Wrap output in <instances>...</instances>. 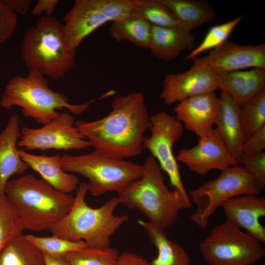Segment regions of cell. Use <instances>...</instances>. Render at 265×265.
Instances as JSON below:
<instances>
[{
  "label": "cell",
  "mask_w": 265,
  "mask_h": 265,
  "mask_svg": "<svg viewBox=\"0 0 265 265\" xmlns=\"http://www.w3.org/2000/svg\"><path fill=\"white\" fill-rule=\"evenodd\" d=\"M191 59L192 64L189 70L167 74L163 80L159 98L166 106L218 89L217 74L208 63L206 56Z\"/></svg>",
  "instance_id": "7c38bea8"
},
{
  "label": "cell",
  "mask_w": 265,
  "mask_h": 265,
  "mask_svg": "<svg viewBox=\"0 0 265 265\" xmlns=\"http://www.w3.org/2000/svg\"><path fill=\"white\" fill-rule=\"evenodd\" d=\"M146 232L152 243L158 251V255L152 265H192L188 254L177 242L169 239L164 229L149 221L137 220Z\"/></svg>",
  "instance_id": "603a6c76"
},
{
  "label": "cell",
  "mask_w": 265,
  "mask_h": 265,
  "mask_svg": "<svg viewBox=\"0 0 265 265\" xmlns=\"http://www.w3.org/2000/svg\"><path fill=\"white\" fill-rule=\"evenodd\" d=\"M227 220L261 242H265V228L260 222L265 215V198L255 194L234 197L221 206Z\"/></svg>",
  "instance_id": "9a60e30c"
},
{
  "label": "cell",
  "mask_w": 265,
  "mask_h": 265,
  "mask_svg": "<svg viewBox=\"0 0 265 265\" xmlns=\"http://www.w3.org/2000/svg\"><path fill=\"white\" fill-rule=\"evenodd\" d=\"M265 148V126L245 139L240 147V153L243 157L263 151Z\"/></svg>",
  "instance_id": "d590c367"
},
{
  "label": "cell",
  "mask_w": 265,
  "mask_h": 265,
  "mask_svg": "<svg viewBox=\"0 0 265 265\" xmlns=\"http://www.w3.org/2000/svg\"><path fill=\"white\" fill-rule=\"evenodd\" d=\"M76 191L69 212L49 231L52 235L71 241H83L88 247H109L111 236L129 220L127 215L114 214L119 204L118 198L113 197L102 206L93 208L85 201L88 192L86 183H80Z\"/></svg>",
  "instance_id": "277c9868"
},
{
  "label": "cell",
  "mask_w": 265,
  "mask_h": 265,
  "mask_svg": "<svg viewBox=\"0 0 265 265\" xmlns=\"http://www.w3.org/2000/svg\"><path fill=\"white\" fill-rule=\"evenodd\" d=\"M24 230L5 195L0 194V253L7 242L22 235Z\"/></svg>",
  "instance_id": "f546056e"
},
{
  "label": "cell",
  "mask_w": 265,
  "mask_h": 265,
  "mask_svg": "<svg viewBox=\"0 0 265 265\" xmlns=\"http://www.w3.org/2000/svg\"><path fill=\"white\" fill-rule=\"evenodd\" d=\"M176 159L190 171L201 175L213 169L222 171L238 164L214 128L206 135L199 137L198 143L194 147L181 150Z\"/></svg>",
  "instance_id": "4fadbf2b"
},
{
  "label": "cell",
  "mask_w": 265,
  "mask_h": 265,
  "mask_svg": "<svg viewBox=\"0 0 265 265\" xmlns=\"http://www.w3.org/2000/svg\"><path fill=\"white\" fill-rule=\"evenodd\" d=\"M62 21L65 43L73 51H77L87 36L109 22L97 9L92 0H75Z\"/></svg>",
  "instance_id": "e0dca14e"
},
{
  "label": "cell",
  "mask_w": 265,
  "mask_h": 265,
  "mask_svg": "<svg viewBox=\"0 0 265 265\" xmlns=\"http://www.w3.org/2000/svg\"><path fill=\"white\" fill-rule=\"evenodd\" d=\"M168 7L174 14L178 27L191 30L211 22L216 14L212 6L202 0H159Z\"/></svg>",
  "instance_id": "cb8c5ba5"
},
{
  "label": "cell",
  "mask_w": 265,
  "mask_h": 265,
  "mask_svg": "<svg viewBox=\"0 0 265 265\" xmlns=\"http://www.w3.org/2000/svg\"><path fill=\"white\" fill-rule=\"evenodd\" d=\"M19 154L29 168L37 172L42 179L59 191L70 193L76 190L80 184L76 175L62 169L61 155H36L24 150H19Z\"/></svg>",
  "instance_id": "ffe728a7"
},
{
  "label": "cell",
  "mask_w": 265,
  "mask_h": 265,
  "mask_svg": "<svg viewBox=\"0 0 265 265\" xmlns=\"http://www.w3.org/2000/svg\"><path fill=\"white\" fill-rule=\"evenodd\" d=\"M143 173L117 193L119 204L139 211L152 224L165 229L177 219L181 210L191 206L190 198L166 186L163 171L152 156L144 160Z\"/></svg>",
  "instance_id": "7a4b0ae2"
},
{
  "label": "cell",
  "mask_w": 265,
  "mask_h": 265,
  "mask_svg": "<svg viewBox=\"0 0 265 265\" xmlns=\"http://www.w3.org/2000/svg\"><path fill=\"white\" fill-rule=\"evenodd\" d=\"M221 91L214 124L232 156L240 163V147L246 139L244 133L240 106L226 92Z\"/></svg>",
  "instance_id": "ac0fdd59"
},
{
  "label": "cell",
  "mask_w": 265,
  "mask_h": 265,
  "mask_svg": "<svg viewBox=\"0 0 265 265\" xmlns=\"http://www.w3.org/2000/svg\"><path fill=\"white\" fill-rule=\"evenodd\" d=\"M18 15L26 14L32 3L31 0H2Z\"/></svg>",
  "instance_id": "f35d334b"
},
{
  "label": "cell",
  "mask_w": 265,
  "mask_h": 265,
  "mask_svg": "<svg viewBox=\"0 0 265 265\" xmlns=\"http://www.w3.org/2000/svg\"><path fill=\"white\" fill-rule=\"evenodd\" d=\"M99 11L109 21L124 19L132 16L137 0H92Z\"/></svg>",
  "instance_id": "d6a6232c"
},
{
  "label": "cell",
  "mask_w": 265,
  "mask_h": 265,
  "mask_svg": "<svg viewBox=\"0 0 265 265\" xmlns=\"http://www.w3.org/2000/svg\"><path fill=\"white\" fill-rule=\"evenodd\" d=\"M75 118L70 113H60L53 120L39 128L23 126L18 147L26 150L54 149L69 151L90 147L85 138L75 126Z\"/></svg>",
  "instance_id": "8fae6325"
},
{
  "label": "cell",
  "mask_w": 265,
  "mask_h": 265,
  "mask_svg": "<svg viewBox=\"0 0 265 265\" xmlns=\"http://www.w3.org/2000/svg\"><path fill=\"white\" fill-rule=\"evenodd\" d=\"M194 38L191 31L177 27H161L151 24L149 49L157 58L171 61L184 51L192 50Z\"/></svg>",
  "instance_id": "44dd1931"
},
{
  "label": "cell",
  "mask_w": 265,
  "mask_h": 265,
  "mask_svg": "<svg viewBox=\"0 0 265 265\" xmlns=\"http://www.w3.org/2000/svg\"><path fill=\"white\" fill-rule=\"evenodd\" d=\"M20 53L28 70H35L54 80L75 66L77 51L70 50L64 39L63 25L53 16H40L27 29Z\"/></svg>",
  "instance_id": "8992f818"
},
{
  "label": "cell",
  "mask_w": 265,
  "mask_h": 265,
  "mask_svg": "<svg viewBox=\"0 0 265 265\" xmlns=\"http://www.w3.org/2000/svg\"><path fill=\"white\" fill-rule=\"evenodd\" d=\"M217 87L240 106L265 88V69L254 68L217 74Z\"/></svg>",
  "instance_id": "7402d4cb"
},
{
  "label": "cell",
  "mask_w": 265,
  "mask_h": 265,
  "mask_svg": "<svg viewBox=\"0 0 265 265\" xmlns=\"http://www.w3.org/2000/svg\"><path fill=\"white\" fill-rule=\"evenodd\" d=\"M4 194L24 229L49 230L70 211L74 197L55 189L43 179L26 174L9 180Z\"/></svg>",
  "instance_id": "3957f363"
},
{
  "label": "cell",
  "mask_w": 265,
  "mask_h": 265,
  "mask_svg": "<svg viewBox=\"0 0 265 265\" xmlns=\"http://www.w3.org/2000/svg\"><path fill=\"white\" fill-rule=\"evenodd\" d=\"M0 265H45V262L43 253L22 234L3 247Z\"/></svg>",
  "instance_id": "484cf974"
},
{
  "label": "cell",
  "mask_w": 265,
  "mask_h": 265,
  "mask_svg": "<svg viewBox=\"0 0 265 265\" xmlns=\"http://www.w3.org/2000/svg\"><path fill=\"white\" fill-rule=\"evenodd\" d=\"M184 126L175 115L159 111L151 116V132L145 137L143 148L148 151L168 175L173 189L189 198L182 181L173 146L181 138Z\"/></svg>",
  "instance_id": "30bf717a"
},
{
  "label": "cell",
  "mask_w": 265,
  "mask_h": 265,
  "mask_svg": "<svg viewBox=\"0 0 265 265\" xmlns=\"http://www.w3.org/2000/svg\"><path fill=\"white\" fill-rule=\"evenodd\" d=\"M132 16L142 18L159 26H178L172 10L159 0H137Z\"/></svg>",
  "instance_id": "83f0119b"
},
{
  "label": "cell",
  "mask_w": 265,
  "mask_h": 265,
  "mask_svg": "<svg viewBox=\"0 0 265 265\" xmlns=\"http://www.w3.org/2000/svg\"><path fill=\"white\" fill-rule=\"evenodd\" d=\"M58 3L57 0H39L35 4L32 10V14L34 16H52L55 8Z\"/></svg>",
  "instance_id": "8d00e7d4"
},
{
  "label": "cell",
  "mask_w": 265,
  "mask_h": 265,
  "mask_svg": "<svg viewBox=\"0 0 265 265\" xmlns=\"http://www.w3.org/2000/svg\"><path fill=\"white\" fill-rule=\"evenodd\" d=\"M218 105L214 92L198 95L179 102L175 116L186 130L201 137L213 129Z\"/></svg>",
  "instance_id": "2e32d148"
},
{
  "label": "cell",
  "mask_w": 265,
  "mask_h": 265,
  "mask_svg": "<svg viewBox=\"0 0 265 265\" xmlns=\"http://www.w3.org/2000/svg\"><path fill=\"white\" fill-rule=\"evenodd\" d=\"M151 24L145 20L134 16L112 21L109 32L117 42L126 41L134 46L149 49Z\"/></svg>",
  "instance_id": "d4e9b609"
},
{
  "label": "cell",
  "mask_w": 265,
  "mask_h": 265,
  "mask_svg": "<svg viewBox=\"0 0 265 265\" xmlns=\"http://www.w3.org/2000/svg\"><path fill=\"white\" fill-rule=\"evenodd\" d=\"M20 135L19 117L12 115L0 133V194H4L11 176L23 173L29 168L19 154L17 144Z\"/></svg>",
  "instance_id": "d6986e66"
},
{
  "label": "cell",
  "mask_w": 265,
  "mask_h": 265,
  "mask_svg": "<svg viewBox=\"0 0 265 265\" xmlns=\"http://www.w3.org/2000/svg\"><path fill=\"white\" fill-rule=\"evenodd\" d=\"M240 163L244 169L255 177L261 192L265 186V152L263 151L244 156Z\"/></svg>",
  "instance_id": "836d02e7"
},
{
  "label": "cell",
  "mask_w": 265,
  "mask_h": 265,
  "mask_svg": "<svg viewBox=\"0 0 265 265\" xmlns=\"http://www.w3.org/2000/svg\"><path fill=\"white\" fill-rule=\"evenodd\" d=\"M261 193L255 177L239 164H235L190 191V199L197 206L190 219L201 229H206L211 216L227 200L239 195Z\"/></svg>",
  "instance_id": "ba28073f"
},
{
  "label": "cell",
  "mask_w": 265,
  "mask_h": 265,
  "mask_svg": "<svg viewBox=\"0 0 265 265\" xmlns=\"http://www.w3.org/2000/svg\"><path fill=\"white\" fill-rule=\"evenodd\" d=\"M206 58L217 74L247 68L265 69V44L243 45L227 40L212 50Z\"/></svg>",
  "instance_id": "5bb4252c"
},
{
  "label": "cell",
  "mask_w": 265,
  "mask_h": 265,
  "mask_svg": "<svg viewBox=\"0 0 265 265\" xmlns=\"http://www.w3.org/2000/svg\"><path fill=\"white\" fill-rule=\"evenodd\" d=\"M119 254L116 248L110 246H87L67 253L63 256L70 265H116Z\"/></svg>",
  "instance_id": "f1b7e54d"
},
{
  "label": "cell",
  "mask_w": 265,
  "mask_h": 265,
  "mask_svg": "<svg viewBox=\"0 0 265 265\" xmlns=\"http://www.w3.org/2000/svg\"><path fill=\"white\" fill-rule=\"evenodd\" d=\"M45 265H70L63 256H53L43 254Z\"/></svg>",
  "instance_id": "ab89813d"
},
{
  "label": "cell",
  "mask_w": 265,
  "mask_h": 265,
  "mask_svg": "<svg viewBox=\"0 0 265 265\" xmlns=\"http://www.w3.org/2000/svg\"><path fill=\"white\" fill-rule=\"evenodd\" d=\"M61 164L65 172L86 178L88 191L94 196L111 191L119 192L139 179L143 169L142 164L95 150L79 155L64 153L61 155Z\"/></svg>",
  "instance_id": "52a82bcc"
},
{
  "label": "cell",
  "mask_w": 265,
  "mask_h": 265,
  "mask_svg": "<svg viewBox=\"0 0 265 265\" xmlns=\"http://www.w3.org/2000/svg\"><path fill=\"white\" fill-rule=\"evenodd\" d=\"M199 248L209 265H252L265 254L261 242L227 220L213 227Z\"/></svg>",
  "instance_id": "9c48e42d"
},
{
  "label": "cell",
  "mask_w": 265,
  "mask_h": 265,
  "mask_svg": "<svg viewBox=\"0 0 265 265\" xmlns=\"http://www.w3.org/2000/svg\"><path fill=\"white\" fill-rule=\"evenodd\" d=\"M240 106L242 125L247 138L265 126V88Z\"/></svg>",
  "instance_id": "4316f807"
},
{
  "label": "cell",
  "mask_w": 265,
  "mask_h": 265,
  "mask_svg": "<svg viewBox=\"0 0 265 265\" xmlns=\"http://www.w3.org/2000/svg\"><path fill=\"white\" fill-rule=\"evenodd\" d=\"M25 236L43 254L53 256H63L70 252L88 246L83 241L75 242L53 235L39 237L28 234Z\"/></svg>",
  "instance_id": "4dcf8cb0"
},
{
  "label": "cell",
  "mask_w": 265,
  "mask_h": 265,
  "mask_svg": "<svg viewBox=\"0 0 265 265\" xmlns=\"http://www.w3.org/2000/svg\"><path fill=\"white\" fill-rule=\"evenodd\" d=\"M75 126L94 150L126 159L141 154L151 116L143 94L135 92L115 96L106 116L90 122L78 120Z\"/></svg>",
  "instance_id": "6da1fadb"
},
{
  "label": "cell",
  "mask_w": 265,
  "mask_h": 265,
  "mask_svg": "<svg viewBox=\"0 0 265 265\" xmlns=\"http://www.w3.org/2000/svg\"><path fill=\"white\" fill-rule=\"evenodd\" d=\"M18 23V15L0 0V45L11 38L17 27Z\"/></svg>",
  "instance_id": "e575fe53"
},
{
  "label": "cell",
  "mask_w": 265,
  "mask_h": 265,
  "mask_svg": "<svg viewBox=\"0 0 265 265\" xmlns=\"http://www.w3.org/2000/svg\"><path fill=\"white\" fill-rule=\"evenodd\" d=\"M116 265H152L151 263L140 256L125 251L119 254Z\"/></svg>",
  "instance_id": "74e56055"
},
{
  "label": "cell",
  "mask_w": 265,
  "mask_h": 265,
  "mask_svg": "<svg viewBox=\"0 0 265 265\" xmlns=\"http://www.w3.org/2000/svg\"><path fill=\"white\" fill-rule=\"evenodd\" d=\"M45 77L39 71L32 70H28L26 77H12L5 86L0 106L5 110L18 106L25 117L44 125L58 116V110L66 108L73 114L80 115L94 101L103 99L101 96L84 104H71L64 94L54 91L49 87Z\"/></svg>",
  "instance_id": "5b68a950"
},
{
  "label": "cell",
  "mask_w": 265,
  "mask_h": 265,
  "mask_svg": "<svg viewBox=\"0 0 265 265\" xmlns=\"http://www.w3.org/2000/svg\"><path fill=\"white\" fill-rule=\"evenodd\" d=\"M242 16L238 17L226 23L212 26L208 32L202 42L186 57L191 59L204 52L212 50L227 40L236 26L241 21Z\"/></svg>",
  "instance_id": "1f68e13d"
}]
</instances>
